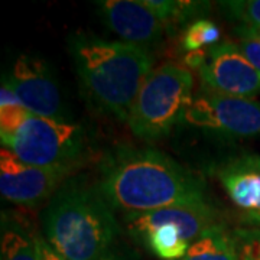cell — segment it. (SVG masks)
Returning a JSON list of instances; mask_svg holds the SVG:
<instances>
[{
    "label": "cell",
    "mask_w": 260,
    "mask_h": 260,
    "mask_svg": "<svg viewBox=\"0 0 260 260\" xmlns=\"http://www.w3.org/2000/svg\"><path fill=\"white\" fill-rule=\"evenodd\" d=\"M97 189L107 204L126 215L208 204L204 182L152 148L121 146L107 155Z\"/></svg>",
    "instance_id": "cell-1"
},
{
    "label": "cell",
    "mask_w": 260,
    "mask_h": 260,
    "mask_svg": "<svg viewBox=\"0 0 260 260\" xmlns=\"http://www.w3.org/2000/svg\"><path fill=\"white\" fill-rule=\"evenodd\" d=\"M70 47L88 100L97 109L127 121L140 88L153 71L148 48L85 35L75 37Z\"/></svg>",
    "instance_id": "cell-2"
},
{
    "label": "cell",
    "mask_w": 260,
    "mask_h": 260,
    "mask_svg": "<svg viewBox=\"0 0 260 260\" xmlns=\"http://www.w3.org/2000/svg\"><path fill=\"white\" fill-rule=\"evenodd\" d=\"M44 239L65 260H103L117 233L112 207L99 189L68 182L44 213Z\"/></svg>",
    "instance_id": "cell-3"
},
{
    "label": "cell",
    "mask_w": 260,
    "mask_h": 260,
    "mask_svg": "<svg viewBox=\"0 0 260 260\" xmlns=\"http://www.w3.org/2000/svg\"><path fill=\"white\" fill-rule=\"evenodd\" d=\"M0 139L25 164L41 168L71 167L83 149L80 124L44 117L25 107L0 109Z\"/></svg>",
    "instance_id": "cell-4"
},
{
    "label": "cell",
    "mask_w": 260,
    "mask_h": 260,
    "mask_svg": "<svg viewBox=\"0 0 260 260\" xmlns=\"http://www.w3.org/2000/svg\"><path fill=\"white\" fill-rule=\"evenodd\" d=\"M194 77L182 65L168 62L153 70L132 107L127 124L135 136L156 140L184 120L192 103Z\"/></svg>",
    "instance_id": "cell-5"
},
{
    "label": "cell",
    "mask_w": 260,
    "mask_h": 260,
    "mask_svg": "<svg viewBox=\"0 0 260 260\" xmlns=\"http://www.w3.org/2000/svg\"><path fill=\"white\" fill-rule=\"evenodd\" d=\"M130 234L162 260H181L189 246L221 225L210 205H179L124 215Z\"/></svg>",
    "instance_id": "cell-6"
},
{
    "label": "cell",
    "mask_w": 260,
    "mask_h": 260,
    "mask_svg": "<svg viewBox=\"0 0 260 260\" xmlns=\"http://www.w3.org/2000/svg\"><path fill=\"white\" fill-rule=\"evenodd\" d=\"M184 121L229 138H254L260 135V103L204 88L194 97Z\"/></svg>",
    "instance_id": "cell-7"
},
{
    "label": "cell",
    "mask_w": 260,
    "mask_h": 260,
    "mask_svg": "<svg viewBox=\"0 0 260 260\" xmlns=\"http://www.w3.org/2000/svg\"><path fill=\"white\" fill-rule=\"evenodd\" d=\"M197 70L207 90L243 99L260 93V73L234 42H221L204 49Z\"/></svg>",
    "instance_id": "cell-8"
},
{
    "label": "cell",
    "mask_w": 260,
    "mask_h": 260,
    "mask_svg": "<svg viewBox=\"0 0 260 260\" xmlns=\"http://www.w3.org/2000/svg\"><path fill=\"white\" fill-rule=\"evenodd\" d=\"M71 169V167H34L2 146L0 192L10 203L32 207L55 194Z\"/></svg>",
    "instance_id": "cell-9"
},
{
    "label": "cell",
    "mask_w": 260,
    "mask_h": 260,
    "mask_svg": "<svg viewBox=\"0 0 260 260\" xmlns=\"http://www.w3.org/2000/svg\"><path fill=\"white\" fill-rule=\"evenodd\" d=\"M6 78L28 112L44 117L64 119L58 84L42 59L22 54Z\"/></svg>",
    "instance_id": "cell-10"
},
{
    "label": "cell",
    "mask_w": 260,
    "mask_h": 260,
    "mask_svg": "<svg viewBox=\"0 0 260 260\" xmlns=\"http://www.w3.org/2000/svg\"><path fill=\"white\" fill-rule=\"evenodd\" d=\"M97 5L104 25L124 42L148 48L160 41L165 28L143 0H103Z\"/></svg>",
    "instance_id": "cell-11"
},
{
    "label": "cell",
    "mask_w": 260,
    "mask_h": 260,
    "mask_svg": "<svg viewBox=\"0 0 260 260\" xmlns=\"http://www.w3.org/2000/svg\"><path fill=\"white\" fill-rule=\"evenodd\" d=\"M218 179L243 217L260 225V156L247 155L227 162L218 169Z\"/></svg>",
    "instance_id": "cell-12"
},
{
    "label": "cell",
    "mask_w": 260,
    "mask_h": 260,
    "mask_svg": "<svg viewBox=\"0 0 260 260\" xmlns=\"http://www.w3.org/2000/svg\"><path fill=\"white\" fill-rule=\"evenodd\" d=\"M181 260H240V253L221 227L192 243Z\"/></svg>",
    "instance_id": "cell-13"
},
{
    "label": "cell",
    "mask_w": 260,
    "mask_h": 260,
    "mask_svg": "<svg viewBox=\"0 0 260 260\" xmlns=\"http://www.w3.org/2000/svg\"><path fill=\"white\" fill-rule=\"evenodd\" d=\"M167 30L178 28L189 19L203 15L208 9V3L189 0H143Z\"/></svg>",
    "instance_id": "cell-14"
},
{
    "label": "cell",
    "mask_w": 260,
    "mask_h": 260,
    "mask_svg": "<svg viewBox=\"0 0 260 260\" xmlns=\"http://www.w3.org/2000/svg\"><path fill=\"white\" fill-rule=\"evenodd\" d=\"M2 260H39L35 236H30L19 225L3 224Z\"/></svg>",
    "instance_id": "cell-15"
},
{
    "label": "cell",
    "mask_w": 260,
    "mask_h": 260,
    "mask_svg": "<svg viewBox=\"0 0 260 260\" xmlns=\"http://www.w3.org/2000/svg\"><path fill=\"white\" fill-rule=\"evenodd\" d=\"M220 5L227 18L240 23V37H260V0H229Z\"/></svg>",
    "instance_id": "cell-16"
},
{
    "label": "cell",
    "mask_w": 260,
    "mask_h": 260,
    "mask_svg": "<svg viewBox=\"0 0 260 260\" xmlns=\"http://www.w3.org/2000/svg\"><path fill=\"white\" fill-rule=\"evenodd\" d=\"M221 34L218 26L210 19H198L186 28L182 39V45L188 52L203 51L204 47L217 45Z\"/></svg>",
    "instance_id": "cell-17"
},
{
    "label": "cell",
    "mask_w": 260,
    "mask_h": 260,
    "mask_svg": "<svg viewBox=\"0 0 260 260\" xmlns=\"http://www.w3.org/2000/svg\"><path fill=\"white\" fill-rule=\"evenodd\" d=\"M239 253L240 260H260V233H244Z\"/></svg>",
    "instance_id": "cell-18"
},
{
    "label": "cell",
    "mask_w": 260,
    "mask_h": 260,
    "mask_svg": "<svg viewBox=\"0 0 260 260\" xmlns=\"http://www.w3.org/2000/svg\"><path fill=\"white\" fill-rule=\"evenodd\" d=\"M239 48L251 65L260 73V38L259 37H240Z\"/></svg>",
    "instance_id": "cell-19"
},
{
    "label": "cell",
    "mask_w": 260,
    "mask_h": 260,
    "mask_svg": "<svg viewBox=\"0 0 260 260\" xmlns=\"http://www.w3.org/2000/svg\"><path fill=\"white\" fill-rule=\"evenodd\" d=\"M38 247V254H39V260H65L62 256H59L51 246L49 243L41 237V236H35Z\"/></svg>",
    "instance_id": "cell-20"
},
{
    "label": "cell",
    "mask_w": 260,
    "mask_h": 260,
    "mask_svg": "<svg viewBox=\"0 0 260 260\" xmlns=\"http://www.w3.org/2000/svg\"><path fill=\"white\" fill-rule=\"evenodd\" d=\"M103 260H112V259H109V257H106V259H103Z\"/></svg>",
    "instance_id": "cell-21"
}]
</instances>
